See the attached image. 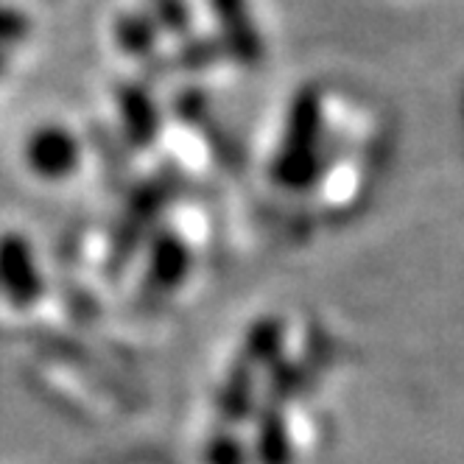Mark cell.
<instances>
[{
    "label": "cell",
    "mask_w": 464,
    "mask_h": 464,
    "mask_svg": "<svg viewBox=\"0 0 464 464\" xmlns=\"http://www.w3.org/2000/svg\"><path fill=\"white\" fill-rule=\"evenodd\" d=\"M324 174V104L316 87L296 90L285 112L283 138L272 160V179L294 193L314 188Z\"/></svg>",
    "instance_id": "obj_1"
},
{
    "label": "cell",
    "mask_w": 464,
    "mask_h": 464,
    "mask_svg": "<svg viewBox=\"0 0 464 464\" xmlns=\"http://www.w3.org/2000/svg\"><path fill=\"white\" fill-rule=\"evenodd\" d=\"M0 291L14 308H31L45 294V280L37 266L34 246L23 232L0 236Z\"/></svg>",
    "instance_id": "obj_2"
},
{
    "label": "cell",
    "mask_w": 464,
    "mask_h": 464,
    "mask_svg": "<svg viewBox=\"0 0 464 464\" xmlns=\"http://www.w3.org/2000/svg\"><path fill=\"white\" fill-rule=\"evenodd\" d=\"M25 162L40 179L62 182L79 171L82 143L68 126L59 123L37 126L25 140Z\"/></svg>",
    "instance_id": "obj_3"
},
{
    "label": "cell",
    "mask_w": 464,
    "mask_h": 464,
    "mask_svg": "<svg viewBox=\"0 0 464 464\" xmlns=\"http://www.w3.org/2000/svg\"><path fill=\"white\" fill-rule=\"evenodd\" d=\"M208 6L213 12L218 28L216 37L221 40L224 53L232 62H238L241 68H257L266 45H263L249 0H208Z\"/></svg>",
    "instance_id": "obj_4"
},
{
    "label": "cell",
    "mask_w": 464,
    "mask_h": 464,
    "mask_svg": "<svg viewBox=\"0 0 464 464\" xmlns=\"http://www.w3.org/2000/svg\"><path fill=\"white\" fill-rule=\"evenodd\" d=\"M115 107L126 149L146 151L162 135V110L146 82H121L115 87Z\"/></svg>",
    "instance_id": "obj_5"
},
{
    "label": "cell",
    "mask_w": 464,
    "mask_h": 464,
    "mask_svg": "<svg viewBox=\"0 0 464 464\" xmlns=\"http://www.w3.org/2000/svg\"><path fill=\"white\" fill-rule=\"evenodd\" d=\"M193 266V255L185 238L174 229H160L149 241L146 257V283L157 294H171L182 288Z\"/></svg>",
    "instance_id": "obj_6"
},
{
    "label": "cell",
    "mask_w": 464,
    "mask_h": 464,
    "mask_svg": "<svg viewBox=\"0 0 464 464\" xmlns=\"http://www.w3.org/2000/svg\"><path fill=\"white\" fill-rule=\"evenodd\" d=\"M263 397L257 392V372L249 370L246 363L236 361L227 370L218 392H216V411L224 428H238L244 422H252Z\"/></svg>",
    "instance_id": "obj_7"
},
{
    "label": "cell",
    "mask_w": 464,
    "mask_h": 464,
    "mask_svg": "<svg viewBox=\"0 0 464 464\" xmlns=\"http://www.w3.org/2000/svg\"><path fill=\"white\" fill-rule=\"evenodd\" d=\"M252 422L255 437L249 445L255 464H294V442L285 411L272 403H260Z\"/></svg>",
    "instance_id": "obj_8"
},
{
    "label": "cell",
    "mask_w": 464,
    "mask_h": 464,
    "mask_svg": "<svg viewBox=\"0 0 464 464\" xmlns=\"http://www.w3.org/2000/svg\"><path fill=\"white\" fill-rule=\"evenodd\" d=\"M283 344H285V327L277 316H260L255 319L241 339L238 358L255 372H269L275 363L283 361Z\"/></svg>",
    "instance_id": "obj_9"
},
{
    "label": "cell",
    "mask_w": 464,
    "mask_h": 464,
    "mask_svg": "<svg viewBox=\"0 0 464 464\" xmlns=\"http://www.w3.org/2000/svg\"><path fill=\"white\" fill-rule=\"evenodd\" d=\"M165 198H169V188H165L162 182H146V185L135 188V193L129 196L118 244H123V246L131 244V246H135L143 238V229L151 221H157L160 210L165 208Z\"/></svg>",
    "instance_id": "obj_10"
},
{
    "label": "cell",
    "mask_w": 464,
    "mask_h": 464,
    "mask_svg": "<svg viewBox=\"0 0 464 464\" xmlns=\"http://www.w3.org/2000/svg\"><path fill=\"white\" fill-rule=\"evenodd\" d=\"M160 34L162 31L157 28V23L151 20V14L143 12H123L115 20V43L118 48L129 56L146 62L151 56L160 53Z\"/></svg>",
    "instance_id": "obj_11"
},
{
    "label": "cell",
    "mask_w": 464,
    "mask_h": 464,
    "mask_svg": "<svg viewBox=\"0 0 464 464\" xmlns=\"http://www.w3.org/2000/svg\"><path fill=\"white\" fill-rule=\"evenodd\" d=\"M221 56H227V53H224V45L218 37L188 34L185 40H179L171 59H174V68L182 73H205Z\"/></svg>",
    "instance_id": "obj_12"
},
{
    "label": "cell",
    "mask_w": 464,
    "mask_h": 464,
    "mask_svg": "<svg viewBox=\"0 0 464 464\" xmlns=\"http://www.w3.org/2000/svg\"><path fill=\"white\" fill-rule=\"evenodd\" d=\"M205 464H255L252 445L236 434V428H218L202 448Z\"/></svg>",
    "instance_id": "obj_13"
},
{
    "label": "cell",
    "mask_w": 464,
    "mask_h": 464,
    "mask_svg": "<svg viewBox=\"0 0 464 464\" xmlns=\"http://www.w3.org/2000/svg\"><path fill=\"white\" fill-rule=\"evenodd\" d=\"M146 12L162 34H171L177 40L193 34V9L188 0H146Z\"/></svg>",
    "instance_id": "obj_14"
},
{
    "label": "cell",
    "mask_w": 464,
    "mask_h": 464,
    "mask_svg": "<svg viewBox=\"0 0 464 464\" xmlns=\"http://www.w3.org/2000/svg\"><path fill=\"white\" fill-rule=\"evenodd\" d=\"M303 389V372L288 361H280L266 372V392H263V403L272 406H285L288 401H294L296 392Z\"/></svg>",
    "instance_id": "obj_15"
},
{
    "label": "cell",
    "mask_w": 464,
    "mask_h": 464,
    "mask_svg": "<svg viewBox=\"0 0 464 464\" xmlns=\"http://www.w3.org/2000/svg\"><path fill=\"white\" fill-rule=\"evenodd\" d=\"M174 115L188 126H208L213 121L210 95L202 87H182L174 95Z\"/></svg>",
    "instance_id": "obj_16"
},
{
    "label": "cell",
    "mask_w": 464,
    "mask_h": 464,
    "mask_svg": "<svg viewBox=\"0 0 464 464\" xmlns=\"http://www.w3.org/2000/svg\"><path fill=\"white\" fill-rule=\"evenodd\" d=\"M31 34V20L25 12L14 9V6H6L0 4V48H9V45H17L23 43L25 37Z\"/></svg>",
    "instance_id": "obj_17"
},
{
    "label": "cell",
    "mask_w": 464,
    "mask_h": 464,
    "mask_svg": "<svg viewBox=\"0 0 464 464\" xmlns=\"http://www.w3.org/2000/svg\"><path fill=\"white\" fill-rule=\"evenodd\" d=\"M6 68H9V56H6V51L0 48V76L6 73Z\"/></svg>",
    "instance_id": "obj_18"
}]
</instances>
